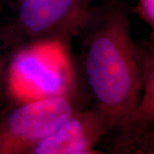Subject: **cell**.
Instances as JSON below:
<instances>
[{"mask_svg": "<svg viewBox=\"0 0 154 154\" xmlns=\"http://www.w3.org/2000/svg\"><path fill=\"white\" fill-rule=\"evenodd\" d=\"M136 12L151 28L152 45H154V0H137Z\"/></svg>", "mask_w": 154, "mask_h": 154, "instance_id": "ba28073f", "label": "cell"}, {"mask_svg": "<svg viewBox=\"0 0 154 154\" xmlns=\"http://www.w3.org/2000/svg\"><path fill=\"white\" fill-rule=\"evenodd\" d=\"M0 7H1V6H0Z\"/></svg>", "mask_w": 154, "mask_h": 154, "instance_id": "7c38bea8", "label": "cell"}, {"mask_svg": "<svg viewBox=\"0 0 154 154\" xmlns=\"http://www.w3.org/2000/svg\"><path fill=\"white\" fill-rule=\"evenodd\" d=\"M154 128V45L147 51L140 105L124 130L110 138L111 153H140L145 139Z\"/></svg>", "mask_w": 154, "mask_h": 154, "instance_id": "8992f818", "label": "cell"}, {"mask_svg": "<svg viewBox=\"0 0 154 154\" xmlns=\"http://www.w3.org/2000/svg\"><path fill=\"white\" fill-rule=\"evenodd\" d=\"M9 55L10 51L7 49L0 33V107L4 103H7L5 83Z\"/></svg>", "mask_w": 154, "mask_h": 154, "instance_id": "52a82bcc", "label": "cell"}, {"mask_svg": "<svg viewBox=\"0 0 154 154\" xmlns=\"http://www.w3.org/2000/svg\"><path fill=\"white\" fill-rule=\"evenodd\" d=\"M90 1H91V2H92V0H90Z\"/></svg>", "mask_w": 154, "mask_h": 154, "instance_id": "8fae6325", "label": "cell"}, {"mask_svg": "<svg viewBox=\"0 0 154 154\" xmlns=\"http://www.w3.org/2000/svg\"><path fill=\"white\" fill-rule=\"evenodd\" d=\"M76 93L11 105L0 116V154H30L80 107Z\"/></svg>", "mask_w": 154, "mask_h": 154, "instance_id": "277c9868", "label": "cell"}, {"mask_svg": "<svg viewBox=\"0 0 154 154\" xmlns=\"http://www.w3.org/2000/svg\"><path fill=\"white\" fill-rule=\"evenodd\" d=\"M141 153L154 154V128L144 140Z\"/></svg>", "mask_w": 154, "mask_h": 154, "instance_id": "9c48e42d", "label": "cell"}, {"mask_svg": "<svg viewBox=\"0 0 154 154\" xmlns=\"http://www.w3.org/2000/svg\"><path fill=\"white\" fill-rule=\"evenodd\" d=\"M11 1H13V0H0V5L3 4V3H5V4H9V3H11Z\"/></svg>", "mask_w": 154, "mask_h": 154, "instance_id": "30bf717a", "label": "cell"}, {"mask_svg": "<svg viewBox=\"0 0 154 154\" xmlns=\"http://www.w3.org/2000/svg\"><path fill=\"white\" fill-rule=\"evenodd\" d=\"M75 82L67 43L45 41L10 52L5 83L10 105L76 93Z\"/></svg>", "mask_w": 154, "mask_h": 154, "instance_id": "7a4b0ae2", "label": "cell"}, {"mask_svg": "<svg viewBox=\"0 0 154 154\" xmlns=\"http://www.w3.org/2000/svg\"><path fill=\"white\" fill-rule=\"evenodd\" d=\"M76 36L85 87L112 137L126 128L140 105L147 51L134 41L130 11L120 0L91 5Z\"/></svg>", "mask_w": 154, "mask_h": 154, "instance_id": "6da1fadb", "label": "cell"}, {"mask_svg": "<svg viewBox=\"0 0 154 154\" xmlns=\"http://www.w3.org/2000/svg\"><path fill=\"white\" fill-rule=\"evenodd\" d=\"M105 117L95 107L76 110L30 154L100 153L97 146L110 134Z\"/></svg>", "mask_w": 154, "mask_h": 154, "instance_id": "5b68a950", "label": "cell"}, {"mask_svg": "<svg viewBox=\"0 0 154 154\" xmlns=\"http://www.w3.org/2000/svg\"><path fill=\"white\" fill-rule=\"evenodd\" d=\"M11 17L0 33L11 52L45 41L69 44L91 7L90 0H13Z\"/></svg>", "mask_w": 154, "mask_h": 154, "instance_id": "3957f363", "label": "cell"}]
</instances>
